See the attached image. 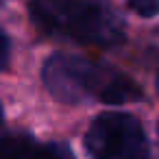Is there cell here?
I'll list each match as a JSON object with an SVG mask.
<instances>
[{"mask_svg": "<svg viewBox=\"0 0 159 159\" xmlns=\"http://www.w3.org/2000/svg\"><path fill=\"white\" fill-rule=\"evenodd\" d=\"M42 81L52 98L68 105L85 100H98L105 105H126L144 98L142 87L129 74L81 55H50L44 61Z\"/></svg>", "mask_w": 159, "mask_h": 159, "instance_id": "1", "label": "cell"}, {"mask_svg": "<svg viewBox=\"0 0 159 159\" xmlns=\"http://www.w3.org/2000/svg\"><path fill=\"white\" fill-rule=\"evenodd\" d=\"M29 13L50 37L98 48L124 42V22L107 0H31Z\"/></svg>", "mask_w": 159, "mask_h": 159, "instance_id": "2", "label": "cell"}, {"mask_svg": "<svg viewBox=\"0 0 159 159\" xmlns=\"http://www.w3.org/2000/svg\"><path fill=\"white\" fill-rule=\"evenodd\" d=\"M85 152L89 159H150V144L135 116L107 111L87 129Z\"/></svg>", "mask_w": 159, "mask_h": 159, "instance_id": "3", "label": "cell"}, {"mask_svg": "<svg viewBox=\"0 0 159 159\" xmlns=\"http://www.w3.org/2000/svg\"><path fill=\"white\" fill-rule=\"evenodd\" d=\"M2 159H76L61 142L42 144L24 133H9L2 139Z\"/></svg>", "mask_w": 159, "mask_h": 159, "instance_id": "4", "label": "cell"}, {"mask_svg": "<svg viewBox=\"0 0 159 159\" xmlns=\"http://www.w3.org/2000/svg\"><path fill=\"white\" fill-rule=\"evenodd\" d=\"M129 9L139 18H155L159 13V0H126Z\"/></svg>", "mask_w": 159, "mask_h": 159, "instance_id": "5", "label": "cell"}, {"mask_svg": "<svg viewBox=\"0 0 159 159\" xmlns=\"http://www.w3.org/2000/svg\"><path fill=\"white\" fill-rule=\"evenodd\" d=\"M7 63H9V37L7 33H2V66L7 68Z\"/></svg>", "mask_w": 159, "mask_h": 159, "instance_id": "6", "label": "cell"}, {"mask_svg": "<svg viewBox=\"0 0 159 159\" xmlns=\"http://www.w3.org/2000/svg\"><path fill=\"white\" fill-rule=\"evenodd\" d=\"M157 87H159V81H157Z\"/></svg>", "mask_w": 159, "mask_h": 159, "instance_id": "7", "label": "cell"}]
</instances>
